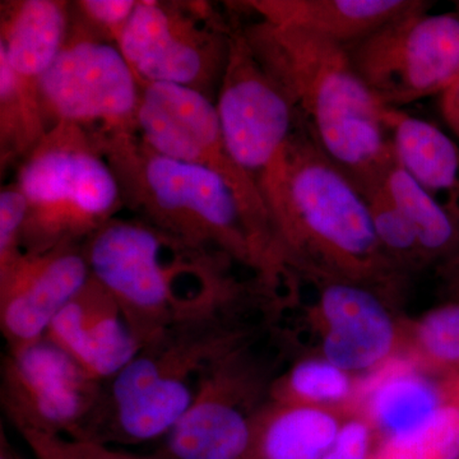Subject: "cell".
Instances as JSON below:
<instances>
[{"label":"cell","mask_w":459,"mask_h":459,"mask_svg":"<svg viewBox=\"0 0 459 459\" xmlns=\"http://www.w3.org/2000/svg\"><path fill=\"white\" fill-rule=\"evenodd\" d=\"M42 75L39 90L48 126L71 123L98 133L134 132L142 83L117 42L80 22Z\"/></svg>","instance_id":"8fae6325"},{"label":"cell","mask_w":459,"mask_h":459,"mask_svg":"<svg viewBox=\"0 0 459 459\" xmlns=\"http://www.w3.org/2000/svg\"><path fill=\"white\" fill-rule=\"evenodd\" d=\"M258 186L290 273L377 291L400 277L377 240L367 199L303 126Z\"/></svg>","instance_id":"6da1fadb"},{"label":"cell","mask_w":459,"mask_h":459,"mask_svg":"<svg viewBox=\"0 0 459 459\" xmlns=\"http://www.w3.org/2000/svg\"><path fill=\"white\" fill-rule=\"evenodd\" d=\"M430 4L346 47L356 72L385 107L442 95L459 77V14H430Z\"/></svg>","instance_id":"9c48e42d"},{"label":"cell","mask_w":459,"mask_h":459,"mask_svg":"<svg viewBox=\"0 0 459 459\" xmlns=\"http://www.w3.org/2000/svg\"><path fill=\"white\" fill-rule=\"evenodd\" d=\"M83 247L91 276L113 295L142 346L175 323L244 294L226 276L228 256L143 220H110Z\"/></svg>","instance_id":"277c9868"},{"label":"cell","mask_w":459,"mask_h":459,"mask_svg":"<svg viewBox=\"0 0 459 459\" xmlns=\"http://www.w3.org/2000/svg\"><path fill=\"white\" fill-rule=\"evenodd\" d=\"M398 164L459 222V148L442 129L402 108H385Z\"/></svg>","instance_id":"ffe728a7"},{"label":"cell","mask_w":459,"mask_h":459,"mask_svg":"<svg viewBox=\"0 0 459 459\" xmlns=\"http://www.w3.org/2000/svg\"><path fill=\"white\" fill-rule=\"evenodd\" d=\"M35 459H120L119 451L102 444L40 433H22Z\"/></svg>","instance_id":"4316f807"},{"label":"cell","mask_w":459,"mask_h":459,"mask_svg":"<svg viewBox=\"0 0 459 459\" xmlns=\"http://www.w3.org/2000/svg\"><path fill=\"white\" fill-rule=\"evenodd\" d=\"M346 418L337 409L271 400L256 422L249 459H322Z\"/></svg>","instance_id":"44dd1931"},{"label":"cell","mask_w":459,"mask_h":459,"mask_svg":"<svg viewBox=\"0 0 459 459\" xmlns=\"http://www.w3.org/2000/svg\"><path fill=\"white\" fill-rule=\"evenodd\" d=\"M29 214V202L13 186L0 193V270L21 253V238Z\"/></svg>","instance_id":"83f0119b"},{"label":"cell","mask_w":459,"mask_h":459,"mask_svg":"<svg viewBox=\"0 0 459 459\" xmlns=\"http://www.w3.org/2000/svg\"><path fill=\"white\" fill-rule=\"evenodd\" d=\"M0 377L3 410L20 434L82 440L104 394L105 383L48 336L7 349Z\"/></svg>","instance_id":"7c38bea8"},{"label":"cell","mask_w":459,"mask_h":459,"mask_svg":"<svg viewBox=\"0 0 459 459\" xmlns=\"http://www.w3.org/2000/svg\"><path fill=\"white\" fill-rule=\"evenodd\" d=\"M137 3L135 0H83L75 4V9L82 17L81 22L93 26L91 29L107 35L117 44V39L132 17Z\"/></svg>","instance_id":"f1b7e54d"},{"label":"cell","mask_w":459,"mask_h":459,"mask_svg":"<svg viewBox=\"0 0 459 459\" xmlns=\"http://www.w3.org/2000/svg\"><path fill=\"white\" fill-rule=\"evenodd\" d=\"M376 442V431L364 415L347 416L322 459H371Z\"/></svg>","instance_id":"f546056e"},{"label":"cell","mask_w":459,"mask_h":459,"mask_svg":"<svg viewBox=\"0 0 459 459\" xmlns=\"http://www.w3.org/2000/svg\"><path fill=\"white\" fill-rule=\"evenodd\" d=\"M16 186L29 202L21 252L83 244L124 204L98 134L71 123L56 124L33 147Z\"/></svg>","instance_id":"8992f818"},{"label":"cell","mask_w":459,"mask_h":459,"mask_svg":"<svg viewBox=\"0 0 459 459\" xmlns=\"http://www.w3.org/2000/svg\"><path fill=\"white\" fill-rule=\"evenodd\" d=\"M457 459H459V457Z\"/></svg>","instance_id":"e575fe53"},{"label":"cell","mask_w":459,"mask_h":459,"mask_svg":"<svg viewBox=\"0 0 459 459\" xmlns=\"http://www.w3.org/2000/svg\"><path fill=\"white\" fill-rule=\"evenodd\" d=\"M459 377L444 380L439 406L406 433L377 439L371 459H457Z\"/></svg>","instance_id":"603a6c76"},{"label":"cell","mask_w":459,"mask_h":459,"mask_svg":"<svg viewBox=\"0 0 459 459\" xmlns=\"http://www.w3.org/2000/svg\"><path fill=\"white\" fill-rule=\"evenodd\" d=\"M253 343L255 338L211 368L156 459H249L256 422L276 380Z\"/></svg>","instance_id":"ba28073f"},{"label":"cell","mask_w":459,"mask_h":459,"mask_svg":"<svg viewBox=\"0 0 459 459\" xmlns=\"http://www.w3.org/2000/svg\"><path fill=\"white\" fill-rule=\"evenodd\" d=\"M383 186L409 221L428 262L459 256V222L397 159L386 171Z\"/></svg>","instance_id":"7402d4cb"},{"label":"cell","mask_w":459,"mask_h":459,"mask_svg":"<svg viewBox=\"0 0 459 459\" xmlns=\"http://www.w3.org/2000/svg\"><path fill=\"white\" fill-rule=\"evenodd\" d=\"M231 30L204 5L144 0L117 47L142 84H179L211 99L228 65Z\"/></svg>","instance_id":"30bf717a"},{"label":"cell","mask_w":459,"mask_h":459,"mask_svg":"<svg viewBox=\"0 0 459 459\" xmlns=\"http://www.w3.org/2000/svg\"><path fill=\"white\" fill-rule=\"evenodd\" d=\"M100 146L117 174L124 204L143 221L190 246L228 256L271 285V272L231 186L204 166L160 155L133 132L99 135Z\"/></svg>","instance_id":"5b68a950"},{"label":"cell","mask_w":459,"mask_h":459,"mask_svg":"<svg viewBox=\"0 0 459 459\" xmlns=\"http://www.w3.org/2000/svg\"><path fill=\"white\" fill-rule=\"evenodd\" d=\"M120 459H156L155 457H143V455H133L126 451H119Z\"/></svg>","instance_id":"d6a6232c"},{"label":"cell","mask_w":459,"mask_h":459,"mask_svg":"<svg viewBox=\"0 0 459 459\" xmlns=\"http://www.w3.org/2000/svg\"><path fill=\"white\" fill-rule=\"evenodd\" d=\"M135 129L141 141L160 155L221 175L243 204L265 261L279 264V247L261 190L230 155L212 100L179 84H142Z\"/></svg>","instance_id":"52a82bcc"},{"label":"cell","mask_w":459,"mask_h":459,"mask_svg":"<svg viewBox=\"0 0 459 459\" xmlns=\"http://www.w3.org/2000/svg\"><path fill=\"white\" fill-rule=\"evenodd\" d=\"M241 30L319 150L362 195L382 186L395 161L385 105L361 80L346 48L263 20Z\"/></svg>","instance_id":"7a4b0ae2"},{"label":"cell","mask_w":459,"mask_h":459,"mask_svg":"<svg viewBox=\"0 0 459 459\" xmlns=\"http://www.w3.org/2000/svg\"><path fill=\"white\" fill-rule=\"evenodd\" d=\"M0 459H22L16 449L12 446L3 427L0 430Z\"/></svg>","instance_id":"1f68e13d"},{"label":"cell","mask_w":459,"mask_h":459,"mask_svg":"<svg viewBox=\"0 0 459 459\" xmlns=\"http://www.w3.org/2000/svg\"><path fill=\"white\" fill-rule=\"evenodd\" d=\"M216 108L230 155L259 186L300 122L285 92L256 60L241 27L231 30Z\"/></svg>","instance_id":"4fadbf2b"},{"label":"cell","mask_w":459,"mask_h":459,"mask_svg":"<svg viewBox=\"0 0 459 459\" xmlns=\"http://www.w3.org/2000/svg\"><path fill=\"white\" fill-rule=\"evenodd\" d=\"M424 0H253L241 4L265 22L350 47L425 4Z\"/></svg>","instance_id":"e0dca14e"},{"label":"cell","mask_w":459,"mask_h":459,"mask_svg":"<svg viewBox=\"0 0 459 459\" xmlns=\"http://www.w3.org/2000/svg\"><path fill=\"white\" fill-rule=\"evenodd\" d=\"M362 195L369 205L371 221L377 240L391 261L401 271L428 263L415 232L403 213L386 195L383 183L382 186Z\"/></svg>","instance_id":"484cf974"},{"label":"cell","mask_w":459,"mask_h":459,"mask_svg":"<svg viewBox=\"0 0 459 459\" xmlns=\"http://www.w3.org/2000/svg\"><path fill=\"white\" fill-rule=\"evenodd\" d=\"M318 283L323 358L351 374L371 373L394 359L403 333L379 291L347 281Z\"/></svg>","instance_id":"9a60e30c"},{"label":"cell","mask_w":459,"mask_h":459,"mask_svg":"<svg viewBox=\"0 0 459 459\" xmlns=\"http://www.w3.org/2000/svg\"><path fill=\"white\" fill-rule=\"evenodd\" d=\"M359 382L353 374L327 359H304L274 380L272 401L294 402L337 409L358 398Z\"/></svg>","instance_id":"cb8c5ba5"},{"label":"cell","mask_w":459,"mask_h":459,"mask_svg":"<svg viewBox=\"0 0 459 459\" xmlns=\"http://www.w3.org/2000/svg\"><path fill=\"white\" fill-rule=\"evenodd\" d=\"M3 9L0 53L7 57L21 89L40 96L42 75L68 38V7L56 0H23Z\"/></svg>","instance_id":"d6986e66"},{"label":"cell","mask_w":459,"mask_h":459,"mask_svg":"<svg viewBox=\"0 0 459 459\" xmlns=\"http://www.w3.org/2000/svg\"><path fill=\"white\" fill-rule=\"evenodd\" d=\"M458 14H459V13H458ZM457 80H459V77L457 78ZM457 80H455V81H457Z\"/></svg>","instance_id":"836d02e7"},{"label":"cell","mask_w":459,"mask_h":459,"mask_svg":"<svg viewBox=\"0 0 459 459\" xmlns=\"http://www.w3.org/2000/svg\"><path fill=\"white\" fill-rule=\"evenodd\" d=\"M90 279L83 244L21 252L0 270V331L5 347L47 336L57 314Z\"/></svg>","instance_id":"5bb4252c"},{"label":"cell","mask_w":459,"mask_h":459,"mask_svg":"<svg viewBox=\"0 0 459 459\" xmlns=\"http://www.w3.org/2000/svg\"><path fill=\"white\" fill-rule=\"evenodd\" d=\"M359 382L361 415L370 422L377 439L418 427L443 398V382L420 370L409 359H392Z\"/></svg>","instance_id":"ac0fdd59"},{"label":"cell","mask_w":459,"mask_h":459,"mask_svg":"<svg viewBox=\"0 0 459 459\" xmlns=\"http://www.w3.org/2000/svg\"><path fill=\"white\" fill-rule=\"evenodd\" d=\"M47 336L104 383L119 374L142 347L120 305L92 276L57 314Z\"/></svg>","instance_id":"2e32d148"},{"label":"cell","mask_w":459,"mask_h":459,"mask_svg":"<svg viewBox=\"0 0 459 459\" xmlns=\"http://www.w3.org/2000/svg\"><path fill=\"white\" fill-rule=\"evenodd\" d=\"M409 360L440 382L459 377V303L442 305L413 323Z\"/></svg>","instance_id":"d4e9b609"},{"label":"cell","mask_w":459,"mask_h":459,"mask_svg":"<svg viewBox=\"0 0 459 459\" xmlns=\"http://www.w3.org/2000/svg\"><path fill=\"white\" fill-rule=\"evenodd\" d=\"M440 111L451 131L459 137V80L440 95Z\"/></svg>","instance_id":"4dcf8cb0"},{"label":"cell","mask_w":459,"mask_h":459,"mask_svg":"<svg viewBox=\"0 0 459 459\" xmlns=\"http://www.w3.org/2000/svg\"><path fill=\"white\" fill-rule=\"evenodd\" d=\"M246 294L181 320L141 347L104 385L101 403L84 435L102 446H134L164 439L186 415L211 368L252 340Z\"/></svg>","instance_id":"3957f363"}]
</instances>
